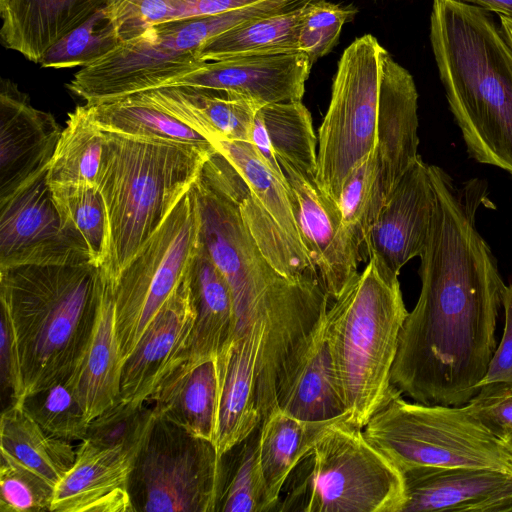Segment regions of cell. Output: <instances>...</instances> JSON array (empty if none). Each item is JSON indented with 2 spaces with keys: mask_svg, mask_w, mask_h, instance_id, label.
Returning a JSON list of instances; mask_svg holds the SVG:
<instances>
[{
  "mask_svg": "<svg viewBox=\"0 0 512 512\" xmlns=\"http://www.w3.org/2000/svg\"><path fill=\"white\" fill-rule=\"evenodd\" d=\"M435 208L420 255L421 290L403 324L391 382L413 401L462 406L479 391L496 349L505 284L476 227L474 182L458 188L429 165Z\"/></svg>",
  "mask_w": 512,
  "mask_h": 512,
  "instance_id": "6da1fadb",
  "label": "cell"
},
{
  "mask_svg": "<svg viewBox=\"0 0 512 512\" xmlns=\"http://www.w3.org/2000/svg\"><path fill=\"white\" fill-rule=\"evenodd\" d=\"M430 43L469 155L512 176V49L489 13L433 0Z\"/></svg>",
  "mask_w": 512,
  "mask_h": 512,
  "instance_id": "7a4b0ae2",
  "label": "cell"
},
{
  "mask_svg": "<svg viewBox=\"0 0 512 512\" xmlns=\"http://www.w3.org/2000/svg\"><path fill=\"white\" fill-rule=\"evenodd\" d=\"M103 285L102 269L91 263L0 269V301L13 327L23 397L72 374L90 339Z\"/></svg>",
  "mask_w": 512,
  "mask_h": 512,
  "instance_id": "3957f363",
  "label": "cell"
},
{
  "mask_svg": "<svg viewBox=\"0 0 512 512\" xmlns=\"http://www.w3.org/2000/svg\"><path fill=\"white\" fill-rule=\"evenodd\" d=\"M395 275L375 257L329 304L324 334L350 421L359 427L401 394L391 382L408 315Z\"/></svg>",
  "mask_w": 512,
  "mask_h": 512,
  "instance_id": "277c9868",
  "label": "cell"
},
{
  "mask_svg": "<svg viewBox=\"0 0 512 512\" xmlns=\"http://www.w3.org/2000/svg\"><path fill=\"white\" fill-rule=\"evenodd\" d=\"M98 189L108 218L102 272L112 286L124 267L191 188L216 150L105 131Z\"/></svg>",
  "mask_w": 512,
  "mask_h": 512,
  "instance_id": "5b68a950",
  "label": "cell"
},
{
  "mask_svg": "<svg viewBox=\"0 0 512 512\" xmlns=\"http://www.w3.org/2000/svg\"><path fill=\"white\" fill-rule=\"evenodd\" d=\"M404 502L400 469L345 419L289 474L278 512H401Z\"/></svg>",
  "mask_w": 512,
  "mask_h": 512,
  "instance_id": "8992f818",
  "label": "cell"
},
{
  "mask_svg": "<svg viewBox=\"0 0 512 512\" xmlns=\"http://www.w3.org/2000/svg\"><path fill=\"white\" fill-rule=\"evenodd\" d=\"M258 16L250 4L223 13L174 20L121 42L67 84L86 104L114 101L165 86L202 65L200 51L215 36Z\"/></svg>",
  "mask_w": 512,
  "mask_h": 512,
  "instance_id": "52a82bcc",
  "label": "cell"
},
{
  "mask_svg": "<svg viewBox=\"0 0 512 512\" xmlns=\"http://www.w3.org/2000/svg\"><path fill=\"white\" fill-rule=\"evenodd\" d=\"M363 432L400 471L412 466L475 467L512 474L511 450L466 405H427L398 394Z\"/></svg>",
  "mask_w": 512,
  "mask_h": 512,
  "instance_id": "ba28073f",
  "label": "cell"
},
{
  "mask_svg": "<svg viewBox=\"0 0 512 512\" xmlns=\"http://www.w3.org/2000/svg\"><path fill=\"white\" fill-rule=\"evenodd\" d=\"M417 110L412 75L384 50L376 142L347 178L339 202L365 261V242L379 211L419 156Z\"/></svg>",
  "mask_w": 512,
  "mask_h": 512,
  "instance_id": "9c48e42d",
  "label": "cell"
},
{
  "mask_svg": "<svg viewBox=\"0 0 512 512\" xmlns=\"http://www.w3.org/2000/svg\"><path fill=\"white\" fill-rule=\"evenodd\" d=\"M384 50L371 34L356 38L343 51L333 77L318 129L316 180L337 204L352 170L376 142Z\"/></svg>",
  "mask_w": 512,
  "mask_h": 512,
  "instance_id": "30bf717a",
  "label": "cell"
},
{
  "mask_svg": "<svg viewBox=\"0 0 512 512\" xmlns=\"http://www.w3.org/2000/svg\"><path fill=\"white\" fill-rule=\"evenodd\" d=\"M224 479L213 442L156 414L130 476L134 512H218Z\"/></svg>",
  "mask_w": 512,
  "mask_h": 512,
  "instance_id": "8fae6325",
  "label": "cell"
},
{
  "mask_svg": "<svg viewBox=\"0 0 512 512\" xmlns=\"http://www.w3.org/2000/svg\"><path fill=\"white\" fill-rule=\"evenodd\" d=\"M198 244V213L189 189L111 286L123 363L185 279Z\"/></svg>",
  "mask_w": 512,
  "mask_h": 512,
  "instance_id": "7c38bea8",
  "label": "cell"
},
{
  "mask_svg": "<svg viewBox=\"0 0 512 512\" xmlns=\"http://www.w3.org/2000/svg\"><path fill=\"white\" fill-rule=\"evenodd\" d=\"M212 144L245 182L241 213L271 265L288 278H320L304 245L285 177L270 168L251 142Z\"/></svg>",
  "mask_w": 512,
  "mask_h": 512,
  "instance_id": "4fadbf2b",
  "label": "cell"
},
{
  "mask_svg": "<svg viewBox=\"0 0 512 512\" xmlns=\"http://www.w3.org/2000/svg\"><path fill=\"white\" fill-rule=\"evenodd\" d=\"M85 263L89 251L63 227L47 171L0 203V269Z\"/></svg>",
  "mask_w": 512,
  "mask_h": 512,
  "instance_id": "5bb4252c",
  "label": "cell"
},
{
  "mask_svg": "<svg viewBox=\"0 0 512 512\" xmlns=\"http://www.w3.org/2000/svg\"><path fill=\"white\" fill-rule=\"evenodd\" d=\"M304 245L330 299H336L359 273L363 252L347 225L339 204L316 180V168L278 158Z\"/></svg>",
  "mask_w": 512,
  "mask_h": 512,
  "instance_id": "9a60e30c",
  "label": "cell"
},
{
  "mask_svg": "<svg viewBox=\"0 0 512 512\" xmlns=\"http://www.w3.org/2000/svg\"><path fill=\"white\" fill-rule=\"evenodd\" d=\"M313 63L304 52L247 55L202 65L163 87L220 89L262 107L302 101Z\"/></svg>",
  "mask_w": 512,
  "mask_h": 512,
  "instance_id": "2e32d148",
  "label": "cell"
},
{
  "mask_svg": "<svg viewBox=\"0 0 512 512\" xmlns=\"http://www.w3.org/2000/svg\"><path fill=\"white\" fill-rule=\"evenodd\" d=\"M62 129L10 79L0 83V203L48 170Z\"/></svg>",
  "mask_w": 512,
  "mask_h": 512,
  "instance_id": "e0dca14e",
  "label": "cell"
},
{
  "mask_svg": "<svg viewBox=\"0 0 512 512\" xmlns=\"http://www.w3.org/2000/svg\"><path fill=\"white\" fill-rule=\"evenodd\" d=\"M434 208L429 165L418 156L379 211L365 242L366 258L375 257L399 276L407 262L422 254Z\"/></svg>",
  "mask_w": 512,
  "mask_h": 512,
  "instance_id": "ac0fdd59",
  "label": "cell"
},
{
  "mask_svg": "<svg viewBox=\"0 0 512 512\" xmlns=\"http://www.w3.org/2000/svg\"><path fill=\"white\" fill-rule=\"evenodd\" d=\"M401 472V512H512V474L507 472L436 466H412Z\"/></svg>",
  "mask_w": 512,
  "mask_h": 512,
  "instance_id": "d6986e66",
  "label": "cell"
},
{
  "mask_svg": "<svg viewBox=\"0 0 512 512\" xmlns=\"http://www.w3.org/2000/svg\"><path fill=\"white\" fill-rule=\"evenodd\" d=\"M195 318L187 273L124 361L119 401L130 404L149 401L185 350Z\"/></svg>",
  "mask_w": 512,
  "mask_h": 512,
  "instance_id": "ffe728a7",
  "label": "cell"
},
{
  "mask_svg": "<svg viewBox=\"0 0 512 512\" xmlns=\"http://www.w3.org/2000/svg\"><path fill=\"white\" fill-rule=\"evenodd\" d=\"M135 458L82 440L74 464L54 487L50 512H134L129 484Z\"/></svg>",
  "mask_w": 512,
  "mask_h": 512,
  "instance_id": "44dd1931",
  "label": "cell"
},
{
  "mask_svg": "<svg viewBox=\"0 0 512 512\" xmlns=\"http://www.w3.org/2000/svg\"><path fill=\"white\" fill-rule=\"evenodd\" d=\"M184 122L211 142H251L259 106L220 89L171 86L129 95Z\"/></svg>",
  "mask_w": 512,
  "mask_h": 512,
  "instance_id": "7402d4cb",
  "label": "cell"
},
{
  "mask_svg": "<svg viewBox=\"0 0 512 512\" xmlns=\"http://www.w3.org/2000/svg\"><path fill=\"white\" fill-rule=\"evenodd\" d=\"M188 280L196 318L186 348L172 368L216 358L232 341L236 327L229 284L200 241Z\"/></svg>",
  "mask_w": 512,
  "mask_h": 512,
  "instance_id": "603a6c76",
  "label": "cell"
},
{
  "mask_svg": "<svg viewBox=\"0 0 512 512\" xmlns=\"http://www.w3.org/2000/svg\"><path fill=\"white\" fill-rule=\"evenodd\" d=\"M108 0H0L2 44L39 64L64 35Z\"/></svg>",
  "mask_w": 512,
  "mask_h": 512,
  "instance_id": "cb8c5ba5",
  "label": "cell"
},
{
  "mask_svg": "<svg viewBox=\"0 0 512 512\" xmlns=\"http://www.w3.org/2000/svg\"><path fill=\"white\" fill-rule=\"evenodd\" d=\"M122 365L112 288L104 278L90 339L75 369L65 381L90 422L118 402Z\"/></svg>",
  "mask_w": 512,
  "mask_h": 512,
  "instance_id": "d4e9b609",
  "label": "cell"
},
{
  "mask_svg": "<svg viewBox=\"0 0 512 512\" xmlns=\"http://www.w3.org/2000/svg\"><path fill=\"white\" fill-rule=\"evenodd\" d=\"M149 401L154 403L157 415L215 444L219 401L215 358L172 368Z\"/></svg>",
  "mask_w": 512,
  "mask_h": 512,
  "instance_id": "484cf974",
  "label": "cell"
},
{
  "mask_svg": "<svg viewBox=\"0 0 512 512\" xmlns=\"http://www.w3.org/2000/svg\"><path fill=\"white\" fill-rule=\"evenodd\" d=\"M0 439L1 458L35 472L53 487L76 458V451L69 441L46 432L20 402H11L3 410Z\"/></svg>",
  "mask_w": 512,
  "mask_h": 512,
  "instance_id": "4316f807",
  "label": "cell"
},
{
  "mask_svg": "<svg viewBox=\"0 0 512 512\" xmlns=\"http://www.w3.org/2000/svg\"><path fill=\"white\" fill-rule=\"evenodd\" d=\"M345 419H350V415L326 421H305L276 409L262 420L260 460L267 490L277 512L289 474L335 424Z\"/></svg>",
  "mask_w": 512,
  "mask_h": 512,
  "instance_id": "83f0119b",
  "label": "cell"
},
{
  "mask_svg": "<svg viewBox=\"0 0 512 512\" xmlns=\"http://www.w3.org/2000/svg\"><path fill=\"white\" fill-rule=\"evenodd\" d=\"M279 409L305 421H326L350 415L324 334V324Z\"/></svg>",
  "mask_w": 512,
  "mask_h": 512,
  "instance_id": "f1b7e54d",
  "label": "cell"
},
{
  "mask_svg": "<svg viewBox=\"0 0 512 512\" xmlns=\"http://www.w3.org/2000/svg\"><path fill=\"white\" fill-rule=\"evenodd\" d=\"M310 3L249 21L215 36L201 48V59L207 62L299 51L300 26Z\"/></svg>",
  "mask_w": 512,
  "mask_h": 512,
  "instance_id": "f546056e",
  "label": "cell"
},
{
  "mask_svg": "<svg viewBox=\"0 0 512 512\" xmlns=\"http://www.w3.org/2000/svg\"><path fill=\"white\" fill-rule=\"evenodd\" d=\"M85 107L90 118L104 131L215 150L208 138L184 122L130 97L85 104Z\"/></svg>",
  "mask_w": 512,
  "mask_h": 512,
  "instance_id": "4dcf8cb0",
  "label": "cell"
},
{
  "mask_svg": "<svg viewBox=\"0 0 512 512\" xmlns=\"http://www.w3.org/2000/svg\"><path fill=\"white\" fill-rule=\"evenodd\" d=\"M106 149L105 131L85 105L68 114L47 170L49 184H99Z\"/></svg>",
  "mask_w": 512,
  "mask_h": 512,
  "instance_id": "1f68e13d",
  "label": "cell"
},
{
  "mask_svg": "<svg viewBox=\"0 0 512 512\" xmlns=\"http://www.w3.org/2000/svg\"><path fill=\"white\" fill-rule=\"evenodd\" d=\"M261 424L223 455L225 479L218 512H277L260 460Z\"/></svg>",
  "mask_w": 512,
  "mask_h": 512,
  "instance_id": "d6a6232c",
  "label": "cell"
},
{
  "mask_svg": "<svg viewBox=\"0 0 512 512\" xmlns=\"http://www.w3.org/2000/svg\"><path fill=\"white\" fill-rule=\"evenodd\" d=\"M63 227L87 247L91 263L102 268L109 246L108 218L97 186L49 184Z\"/></svg>",
  "mask_w": 512,
  "mask_h": 512,
  "instance_id": "836d02e7",
  "label": "cell"
},
{
  "mask_svg": "<svg viewBox=\"0 0 512 512\" xmlns=\"http://www.w3.org/2000/svg\"><path fill=\"white\" fill-rule=\"evenodd\" d=\"M106 5L58 40L39 62L41 67L83 68L117 47L122 40Z\"/></svg>",
  "mask_w": 512,
  "mask_h": 512,
  "instance_id": "e575fe53",
  "label": "cell"
},
{
  "mask_svg": "<svg viewBox=\"0 0 512 512\" xmlns=\"http://www.w3.org/2000/svg\"><path fill=\"white\" fill-rule=\"evenodd\" d=\"M16 402L53 436L67 441L87 437L90 420L65 381L27 394Z\"/></svg>",
  "mask_w": 512,
  "mask_h": 512,
  "instance_id": "d590c367",
  "label": "cell"
},
{
  "mask_svg": "<svg viewBox=\"0 0 512 512\" xmlns=\"http://www.w3.org/2000/svg\"><path fill=\"white\" fill-rule=\"evenodd\" d=\"M155 417L154 407L118 400L90 422L86 438L103 446L120 448L136 457Z\"/></svg>",
  "mask_w": 512,
  "mask_h": 512,
  "instance_id": "8d00e7d4",
  "label": "cell"
},
{
  "mask_svg": "<svg viewBox=\"0 0 512 512\" xmlns=\"http://www.w3.org/2000/svg\"><path fill=\"white\" fill-rule=\"evenodd\" d=\"M357 8L326 0L310 3L303 16L298 50L307 54L314 64L337 45L343 25L354 18Z\"/></svg>",
  "mask_w": 512,
  "mask_h": 512,
  "instance_id": "74e56055",
  "label": "cell"
},
{
  "mask_svg": "<svg viewBox=\"0 0 512 512\" xmlns=\"http://www.w3.org/2000/svg\"><path fill=\"white\" fill-rule=\"evenodd\" d=\"M0 511H50L54 487L35 472L1 458Z\"/></svg>",
  "mask_w": 512,
  "mask_h": 512,
  "instance_id": "f35d334b",
  "label": "cell"
},
{
  "mask_svg": "<svg viewBox=\"0 0 512 512\" xmlns=\"http://www.w3.org/2000/svg\"><path fill=\"white\" fill-rule=\"evenodd\" d=\"M499 438L512 432V384H488L465 404Z\"/></svg>",
  "mask_w": 512,
  "mask_h": 512,
  "instance_id": "ab89813d",
  "label": "cell"
},
{
  "mask_svg": "<svg viewBox=\"0 0 512 512\" xmlns=\"http://www.w3.org/2000/svg\"><path fill=\"white\" fill-rule=\"evenodd\" d=\"M502 306L505 313L502 338L478 388L488 384H512V284L504 288Z\"/></svg>",
  "mask_w": 512,
  "mask_h": 512,
  "instance_id": "60d3db41",
  "label": "cell"
},
{
  "mask_svg": "<svg viewBox=\"0 0 512 512\" xmlns=\"http://www.w3.org/2000/svg\"><path fill=\"white\" fill-rule=\"evenodd\" d=\"M0 379L2 391L9 390L11 402L22 399L23 382L10 316L1 305Z\"/></svg>",
  "mask_w": 512,
  "mask_h": 512,
  "instance_id": "b9f144b4",
  "label": "cell"
},
{
  "mask_svg": "<svg viewBox=\"0 0 512 512\" xmlns=\"http://www.w3.org/2000/svg\"><path fill=\"white\" fill-rule=\"evenodd\" d=\"M171 21L210 16L240 8L259 0H162Z\"/></svg>",
  "mask_w": 512,
  "mask_h": 512,
  "instance_id": "7bdbcfd3",
  "label": "cell"
},
{
  "mask_svg": "<svg viewBox=\"0 0 512 512\" xmlns=\"http://www.w3.org/2000/svg\"><path fill=\"white\" fill-rule=\"evenodd\" d=\"M466 3L480 7L487 12H495L512 18V0H462Z\"/></svg>",
  "mask_w": 512,
  "mask_h": 512,
  "instance_id": "ee69618b",
  "label": "cell"
},
{
  "mask_svg": "<svg viewBox=\"0 0 512 512\" xmlns=\"http://www.w3.org/2000/svg\"><path fill=\"white\" fill-rule=\"evenodd\" d=\"M499 19L502 33L512 49V18L499 15Z\"/></svg>",
  "mask_w": 512,
  "mask_h": 512,
  "instance_id": "f6af8a7d",
  "label": "cell"
},
{
  "mask_svg": "<svg viewBox=\"0 0 512 512\" xmlns=\"http://www.w3.org/2000/svg\"><path fill=\"white\" fill-rule=\"evenodd\" d=\"M502 440L507 444V446L509 447V449L512 452V432L509 433L508 435L504 436L502 438Z\"/></svg>",
  "mask_w": 512,
  "mask_h": 512,
  "instance_id": "bcb514c9",
  "label": "cell"
}]
</instances>
